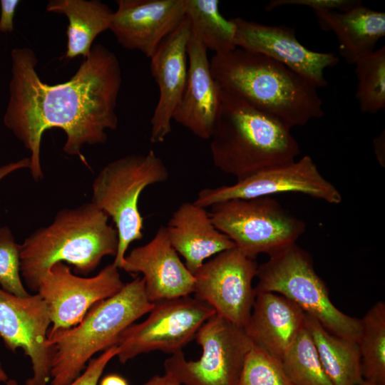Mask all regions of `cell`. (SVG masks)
I'll return each mask as SVG.
<instances>
[{
    "label": "cell",
    "instance_id": "obj_12",
    "mask_svg": "<svg viewBox=\"0 0 385 385\" xmlns=\"http://www.w3.org/2000/svg\"><path fill=\"white\" fill-rule=\"evenodd\" d=\"M258 265L236 247L205 262L193 274L194 297L210 306L216 314L243 328L255 302L252 282Z\"/></svg>",
    "mask_w": 385,
    "mask_h": 385
},
{
    "label": "cell",
    "instance_id": "obj_27",
    "mask_svg": "<svg viewBox=\"0 0 385 385\" xmlns=\"http://www.w3.org/2000/svg\"><path fill=\"white\" fill-rule=\"evenodd\" d=\"M281 361L293 385H333L322 365L305 322Z\"/></svg>",
    "mask_w": 385,
    "mask_h": 385
},
{
    "label": "cell",
    "instance_id": "obj_34",
    "mask_svg": "<svg viewBox=\"0 0 385 385\" xmlns=\"http://www.w3.org/2000/svg\"><path fill=\"white\" fill-rule=\"evenodd\" d=\"M30 158H24L18 161L12 162L0 167V181L10 173L23 169L29 168Z\"/></svg>",
    "mask_w": 385,
    "mask_h": 385
},
{
    "label": "cell",
    "instance_id": "obj_26",
    "mask_svg": "<svg viewBox=\"0 0 385 385\" xmlns=\"http://www.w3.org/2000/svg\"><path fill=\"white\" fill-rule=\"evenodd\" d=\"M361 321V332L357 344L363 379L385 385V303H376Z\"/></svg>",
    "mask_w": 385,
    "mask_h": 385
},
{
    "label": "cell",
    "instance_id": "obj_32",
    "mask_svg": "<svg viewBox=\"0 0 385 385\" xmlns=\"http://www.w3.org/2000/svg\"><path fill=\"white\" fill-rule=\"evenodd\" d=\"M118 352L117 346L113 345L98 356L91 359L83 373L68 385H97L104 369Z\"/></svg>",
    "mask_w": 385,
    "mask_h": 385
},
{
    "label": "cell",
    "instance_id": "obj_5",
    "mask_svg": "<svg viewBox=\"0 0 385 385\" xmlns=\"http://www.w3.org/2000/svg\"><path fill=\"white\" fill-rule=\"evenodd\" d=\"M153 306L143 278L138 277L113 296L95 304L76 326L50 329L46 342L51 355L50 385L74 381L96 353L116 345L122 332Z\"/></svg>",
    "mask_w": 385,
    "mask_h": 385
},
{
    "label": "cell",
    "instance_id": "obj_40",
    "mask_svg": "<svg viewBox=\"0 0 385 385\" xmlns=\"http://www.w3.org/2000/svg\"><path fill=\"white\" fill-rule=\"evenodd\" d=\"M6 385H19L18 383L15 381V380H13V379H9L6 382Z\"/></svg>",
    "mask_w": 385,
    "mask_h": 385
},
{
    "label": "cell",
    "instance_id": "obj_33",
    "mask_svg": "<svg viewBox=\"0 0 385 385\" xmlns=\"http://www.w3.org/2000/svg\"><path fill=\"white\" fill-rule=\"evenodd\" d=\"M20 4L19 0H1L0 32L11 33L14 29V18Z\"/></svg>",
    "mask_w": 385,
    "mask_h": 385
},
{
    "label": "cell",
    "instance_id": "obj_21",
    "mask_svg": "<svg viewBox=\"0 0 385 385\" xmlns=\"http://www.w3.org/2000/svg\"><path fill=\"white\" fill-rule=\"evenodd\" d=\"M171 245L194 274L205 260L235 247L212 222L205 207L194 202L181 203L165 226Z\"/></svg>",
    "mask_w": 385,
    "mask_h": 385
},
{
    "label": "cell",
    "instance_id": "obj_20",
    "mask_svg": "<svg viewBox=\"0 0 385 385\" xmlns=\"http://www.w3.org/2000/svg\"><path fill=\"white\" fill-rule=\"evenodd\" d=\"M305 317L296 304L282 295L260 292L242 329L253 345L282 361L304 326Z\"/></svg>",
    "mask_w": 385,
    "mask_h": 385
},
{
    "label": "cell",
    "instance_id": "obj_15",
    "mask_svg": "<svg viewBox=\"0 0 385 385\" xmlns=\"http://www.w3.org/2000/svg\"><path fill=\"white\" fill-rule=\"evenodd\" d=\"M237 47L263 54L298 73L317 88L327 86L324 71L336 66L334 53L314 51L299 42L293 28L266 25L237 17Z\"/></svg>",
    "mask_w": 385,
    "mask_h": 385
},
{
    "label": "cell",
    "instance_id": "obj_3",
    "mask_svg": "<svg viewBox=\"0 0 385 385\" xmlns=\"http://www.w3.org/2000/svg\"><path fill=\"white\" fill-rule=\"evenodd\" d=\"M118 233L108 216L91 202L63 208L53 222L28 236L20 248V272L26 286L37 292L41 278L56 262L87 275L108 255L115 256Z\"/></svg>",
    "mask_w": 385,
    "mask_h": 385
},
{
    "label": "cell",
    "instance_id": "obj_23",
    "mask_svg": "<svg viewBox=\"0 0 385 385\" xmlns=\"http://www.w3.org/2000/svg\"><path fill=\"white\" fill-rule=\"evenodd\" d=\"M46 9L68 18L67 58L78 56L86 58L98 35L109 29L113 14L106 4L98 0H50Z\"/></svg>",
    "mask_w": 385,
    "mask_h": 385
},
{
    "label": "cell",
    "instance_id": "obj_31",
    "mask_svg": "<svg viewBox=\"0 0 385 385\" xmlns=\"http://www.w3.org/2000/svg\"><path fill=\"white\" fill-rule=\"evenodd\" d=\"M361 3L357 0H272L265 6L267 11L282 6H304L317 11H346Z\"/></svg>",
    "mask_w": 385,
    "mask_h": 385
},
{
    "label": "cell",
    "instance_id": "obj_1",
    "mask_svg": "<svg viewBox=\"0 0 385 385\" xmlns=\"http://www.w3.org/2000/svg\"><path fill=\"white\" fill-rule=\"evenodd\" d=\"M11 58L9 100L3 121L30 151L29 169L34 180L43 176L40 148L48 129L63 130L66 135L63 151L86 163L83 146L105 143L106 130L118 127L115 107L122 78L115 55L95 44L76 73L55 85L40 79L31 48H13Z\"/></svg>",
    "mask_w": 385,
    "mask_h": 385
},
{
    "label": "cell",
    "instance_id": "obj_37",
    "mask_svg": "<svg viewBox=\"0 0 385 385\" xmlns=\"http://www.w3.org/2000/svg\"><path fill=\"white\" fill-rule=\"evenodd\" d=\"M374 150L376 155V157L378 158V160L381 163H384V162L382 160H384V155L382 154L384 153V133H381L380 135H379L376 139L374 140Z\"/></svg>",
    "mask_w": 385,
    "mask_h": 385
},
{
    "label": "cell",
    "instance_id": "obj_18",
    "mask_svg": "<svg viewBox=\"0 0 385 385\" xmlns=\"http://www.w3.org/2000/svg\"><path fill=\"white\" fill-rule=\"evenodd\" d=\"M190 29L185 18L150 58V71L159 98L150 120V140L163 143L172 130L173 113L182 97L188 75L187 47Z\"/></svg>",
    "mask_w": 385,
    "mask_h": 385
},
{
    "label": "cell",
    "instance_id": "obj_29",
    "mask_svg": "<svg viewBox=\"0 0 385 385\" xmlns=\"http://www.w3.org/2000/svg\"><path fill=\"white\" fill-rule=\"evenodd\" d=\"M237 385H293L282 361L252 345Z\"/></svg>",
    "mask_w": 385,
    "mask_h": 385
},
{
    "label": "cell",
    "instance_id": "obj_10",
    "mask_svg": "<svg viewBox=\"0 0 385 385\" xmlns=\"http://www.w3.org/2000/svg\"><path fill=\"white\" fill-rule=\"evenodd\" d=\"M215 313L210 306L191 295L155 302L146 319L130 324L120 334L116 356L125 364L153 351L170 354L183 351Z\"/></svg>",
    "mask_w": 385,
    "mask_h": 385
},
{
    "label": "cell",
    "instance_id": "obj_30",
    "mask_svg": "<svg viewBox=\"0 0 385 385\" xmlns=\"http://www.w3.org/2000/svg\"><path fill=\"white\" fill-rule=\"evenodd\" d=\"M20 248L11 230L0 227V285L12 294L27 297L20 276Z\"/></svg>",
    "mask_w": 385,
    "mask_h": 385
},
{
    "label": "cell",
    "instance_id": "obj_28",
    "mask_svg": "<svg viewBox=\"0 0 385 385\" xmlns=\"http://www.w3.org/2000/svg\"><path fill=\"white\" fill-rule=\"evenodd\" d=\"M358 80L356 98L362 113H376L385 108V47L376 49L355 63Z\"/></svg>",
    "mask_w": 385,
    "mask_h": 385
},
{
    "label": "cell",
    "instance_id": "obj_38",
    "mask_svg": "<svg viewBox=\"0 0 385 385\" xmlns=\"http://www.w3.org/2000/svg\"><path fill=\"white\" fill-rule=\"evenodd\" d=\"M9 380V377L4 371L2 364L0 361V382L6 383Z\"/></svg>",
    "mask_w": 385,
    "mask_h": 385
},
{
    "label": "cell",
    "instance_id": "obj_39",
    "mask_svg": "<svg viewBox=\"0 0 385 385\" xmlns=\"http://www.w3.org/2000/svg\"><path fill=\"white\" fill-rule=\"evenodd\" d=\"M357 385H378V384H376L374 383H372V382H370L364 379L360 384Z\"/></svg>",
    "mask_w": 385,
    "mask_h": 385
},
{
    "label": "cell",
    "instance_id": "obj_24",
    "mask_svg": "<svg viewBox=\"0 0 385 385\" xmlns=\"http://www.w3.org/2000/svg\"><path fill=\"white\" fill-rule=\"evenodd\" d=\"M305 326L333 385H357L364 380L356 342L331 334L318 321L307 314Z\"/></svg>",
    "mask_w": 385,
    "mask_h": 385
},
{
    "label": "cell",
    "instance_id": "obj_14",
    "mask_svg": "<svg viewBox=\"0 0 385 385\" xmlns=\"http://www.w3.org/2000/svg\"><path fill=\"white\" fill-rule=\"evenodd\" d=\"M51 323L47 305L37 293L19 297L0 289V337L15 352L29 357L33 376L26 385H47L51 380V355L46 346Z\"/></svg>",
    "mask_w": 385,
    "mask_h": 385
},
{
    "label": "cell",
    "instance_id": "obj_13",
    "mask_svg": "<svg viewBox=\"0 0 385 385\" xmlns=\"http://www.w3.org/2000/svg\"><path fill=\"white\" fill-rule=\"evenodd\" d=\"M118 268L113 263L91 277L71 272L63 262L53 265L41 278L37 293L46 302L51 329L78 324L97 302L111 297L124 286Z\"/></svg>",
    "mask_w": 385,
    "mask_h": 385
},
{
    "label": "cell",
    "instance_id": "obj_9",
    "mask_svg": "<svg viewBox=\"0 0 385 385\" xmlns=\"http://www.w3.org/2000/svg\"><path fill=\"white\" fill-rule=\"evenodd\" d=\"M195 339L202 354L187 361L183 351L164 362L165 371L181 385H237L252 343L242 328L215 313L197 330Z\"/></svg>",
    "mask_w": 385,
    "mask_h": 385
},
{
    "label": "cell",
    "instance_id": "obj_25",
    "mask_svg": "<svg viewBox=\"0 0 385 385\" xmlns=\"http://www.w3.org/2000/svg\"><path fill=\"white\" fill-rule=\"evenodd\" d=\"M185 18L190 32L206 48L221 53L237 48L236 26L233 19L220 12L217 0H185Z\"/></svg>",
    "mask_w": 385,
    "mask_h": 385
},
{
    "label": "cell",
    "instance_id": "obj_11",
    "mask_svg": "<svg viewBox=\"0 0 385 385\" xmlns=\"http://www.w3.org/2000/svg\"><path fill=\"white\" fill-rule=\"evenodd\" d=\"M295 192L339 204L342 197L337 188L324 178L313 159L306 155L299 160L262 169L232 185L205 188L194 202L202 207L232 199H250Z\"/></svg>",
    "mask_w": 385,
    "mask_h": 385
},
{
    "label": "cell",
    "instance_id": "obj_35",
    "mask_svg": "<svg viewBox=\"0 0 385 385\" xmlns=\"http://www.w3.org/2000/svg\"><path fill=\"white\" fill-rule=\"evenodd\" d=\"M143 385H181L180 381L170 373L165 371L163 375L152 376Z\"/></svg>",
    "mask_w": 385,
    "mask_h": 385
},
{
    "label": "cell",
    "instance_id": "obj_16",
    "mask_svg": "<svg viewBox=\"0 0 385 385\" xmlns=\"http://www.w3.org/2000/svg\"><path fill=\"white\" fill-rule=\"evenodd\" d=\"M109 29L123 48L151 58L185 19V0H118Z\"/></svg>",
    "mask_w": 385,
    "mask_h": 385
},
{
    "label": "cell",
    "instance_id": "obj_2",
    "mask_svg": "<svg viewBox=\"0 0 385 385\" xmlns=\"http://www.w3.org/2000/svg\"><path fill=\"white\" fill-rule=\"evenodd\" d=\"M221 88L242 98L292 129L324 115L317 88L282 63L237 47L210 60Z\"/></svg>",
    "mask_w": 385,
    "mask_h": 385
},
{
    "label": "cell",
    "instance_id": "obj_22",
    "mask_svg": "<svg viewBox=\"0 0 385 385\" xmlns=\"http://www.w3.org/2000/svg\"><path fill=\"white\" fill-rule=\"evenodd\" d=\"M314 12L319 26L335 34L339 55L349 63L354 64L374 51L377 42L385 36V13L361 3L344 11Z\"/></svg>",
    "mask_w": 385,
    "mask_h": 385
},
{
    "label": "cell",
    "instance_id": "obj_4",
    "mask_svg": "<svg viewBox=\"0 0 385 385\" xmlns=\"http://www.w3.org/2000/svg\"><path fill=\"white\" fill-rule=\"evenodd\" d=\"M210 140L214 165L237 180L294 160L300 153L290 128L223 88Z\"/></svg>",
    "mask_w": 385,
    "mask_h": 385
},
{
    "label": "cell",
    "instance_id": "obj_17",
    "mask_svg": "<svg viewBox=\"0 0 385 385\" xmlns=\"http://www.w3.org/2000/svg\"><path fill=\"white\" fill-rule=\"evenodd\" d=\"M121 269L141 273L148 299L155 302L191 295L195 278L169 240L165 226L152 240L125 256Z\"/></svg>",
    "mask_w": 385,
    "mask_h": 385
},
{
    "label": "cell",
    "instance_id": "obj_8",
    "mask_svg": "<svg viewBox=\"0 0 385 385\" xmlns=\"http://www.w3.org/2000/svg\"><path fill=\"white\" fill-rule=\"evenodd\" d=\"M214 226L246 256L272 255L297 243L305 222L272 196L232 199L215 203L209 213Z\"/></svg>",
    "mask_w": 385,
    "mask_h": 385
},
{
    "label": "cell",
    "instance_id": "obj_6",
    "mask_svg": "<svg viewBox=\"0 0 385 385\" xmlns=\"http://www.w3.org/2000/svg\"><path fill=\"white\" fill-rule=\"evenodd\" d=\"M256 293L274 292L296 304L331 334L357 342L361 319L350 317L334 306L326 283L316 272L309 253L294 243L270 255L258 265Z\"/></svg>",
    "mask_w": 385,
    "mask_h": 385
},
{
    "label": "cell",
    "instance_id": "obj_19",
    "mask_svg": "<svg viewBox=\"0 0 385 385\" xmlns=\"http://www.w3.org/2000/svg\"><path fill=\"white\" fill-rule=\"evenodd\" d=\"M207 50L190 32L188 75L173 120L197 137L210 139L221 103V88L212 77Z\"/></svg>",
    "mask_w": 385,
    "mask_h": 385
},
{
    "label": "cell",
    "instance_id": "obj_7",
    "mask_svg": "<svg viewBox=\"0 0 385 385\" xmlns=\"http://www.w3.org/2000/svg\"><path fill=\"white\" fill-rule=\"evenodd\" d=\"M168 177L163 160L151 150L113 160L95 178L91 202L115 224L118 245L113 264L117 268L121 269L129 245L143 236V218L138 208L140 194Z\"/></svg>",
    "mask_w": 385,
    "mask_h": 385
},
{
    "label": "cell",
    "instance_id": "obj_36",
    "mask_svg": "<svg viewBox=\"0 0 385 385\" xmlns=\"http://www.w3.org/2000/svg\"><path fill=\"white\" fill-rule=\"evenodd\" d=\"M100 385H128V383L121 376L113 374L103 378Z\"/></svg>",
    "mask_w": 385,
    "mask_h": 385
}]
</instances>
